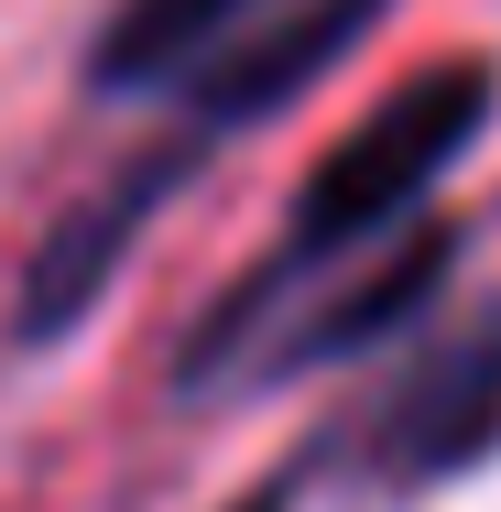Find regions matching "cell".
I'll list each match as a JSON object with an SVG mask.
<instances>
[{"label": "cell", "instance_id": "1", "mask_svg": "<svg viewBox=\"0 0 501 512\" xmlns=\"http://www.w3.org/2000/svg\"><path fill=\"white\" fill-rule=\"evenodd\" d=\"M491 109H501V66H491V55L414 66L393 99H371V120H360V131L295 186L273 251H262V262L197 316V338L175 349V393H240L251 349H262L316 284L360 273L382 240H403V229L425 218V197L458 175V153L491 131Z\"/></svg>", "mask_w": 501, "mask_h": 512}, {"label": "cell", "instance_id": "2", "mask_svg": "<svg viewBox=\"0 0 501 512\" xmlns=\"http://www.w3.org/2000/svg\"><path fill=\"white\" fill-rule=\"evenodd\" d=\"M491 447H501V306H480L447 338H425V360L382 404H360L316 458H349L338 480L371 491V502H414V491L469 480Z\"/></svg>", "mask_w": 501, "mask_h": 512}, {"label": "cell", "instance_id": "3", "mask_svg": "<svg viewBox=\"0 0 501 512\" xmlns=\"http://www.w3.org/2000/svg\"><path fill=\"white\" fill-rule=\"evenodd\" d=\"M186 175H207V153L186 131H164L153 153H131L120 175H109L99 197H77L55 229H44V251L22 262V295H11V349H55V338H77L99 295L131 273V251L153 240V218L186 197Z\"/></svg>", "mask_w": 501, "mask_h": 512}, {"label": "cell", "instance_id": "4", "mask_svg": "<svg viewBox=\"0 0 501 512\" xmlns=\"http://www.w3.org/2000/svg\"><path fill=\"white\" fill-rule=\"evenodd\" d=\"M393 0H295L284 22H262V33H240L218 66H197L186 88H175V131L197 142V153H218V142H240V131H262L273 109H295L371 22H382Z\"/></svg>", "mask_w": 501, "mask_h": 512}, {"label": "cell", "instance_id": "5", "mask_svg": "<svg viewBox=\"0 0 501 512\" xmlns=\"http://www.w3.org/2000/svg\"><path fill=\"white\" fill-rule=\"evenodd\" d=\"M458 251H469V240H458L447 218H414V229H403V240H382L360 273L316 284V295H305V306L284 316L262 349H251V371H240V382H295V371H338V360H360L371 338H393L403 316H414L447 273H458Z\"/></svg>", "mask_w": 501, "mask_h": 512}, {"label": "cell", "instance_id": "6", "mask_svg": "<svg viewBox=\"0 0 501 512\" xmlns=\"http://www.w3.org/2000/svg\"><path fill=\"white\" fill-rule=\"evenodd\" d=\"M262 0H120L88 44V88L99 99H175L197 66H218L251 33Z\"/></svg>", "mask_w": 501, "mask_h": 512}, {"label": "cell", "instance_id": "7", "mask_svg": "<svg viewBox=\"0 0 501 512\" xmlns=\"http://www.w3.org/2000/svg\"><path fill=\"white\" fill-rule=\"evenodd\" d=\"M295 502H305V458L284 469V480H251V491H240L229 512H295Z\"/></svg>", "mask_w": 501, "mask_h": 512}]
</instances>
